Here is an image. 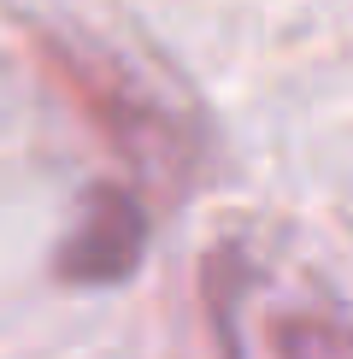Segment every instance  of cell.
Wrapping results in <instances>:
<instances>
[{
	"mask_svg": "<svg viewBox=\"0 0 353 359\" xmlns=\"http://www.w3.org/2000/svg\"><path fill=\"white\" fill-rule=\"evenodd\" d=\"M141 248H147V212H141V201L130 189L100 183L95 194H88L77 230H71L65 248H59V277L88 283V289H95V283H124L130 271H136Z\"/></svg>",
	"mask_w": 353,
	"mask_h": 359,
	"instance_id": "obj_1",
	"label": "cell"
}]
</instances>
